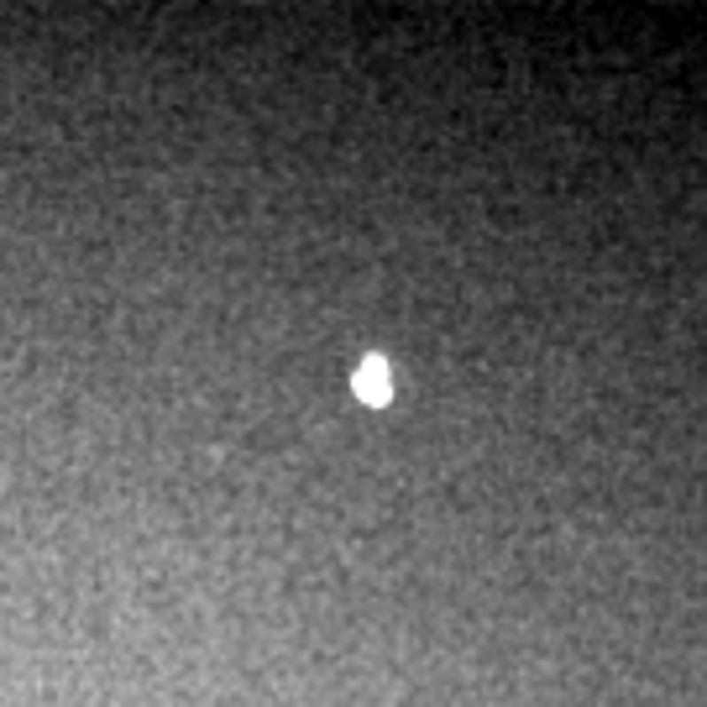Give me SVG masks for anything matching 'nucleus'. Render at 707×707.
<instances>
[{
	"instance_id": "1",
	"label": "nucleus",
	"mask_w": 707,
	"mask_h": 707,
	"mask_svg": "<svg viewBox=\"0 0 707 707\" xmlns=\"http://www.w3.org/2000/svg\"><path fill=\"white\" fill-rule=\"evenodd\" d=\"M352 388H356L361 404H388V399H393V372H388V361H383V356H361Z\"/></svg>"
}]
</instances>
